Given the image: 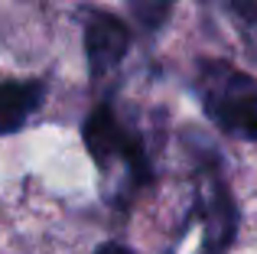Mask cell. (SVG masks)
<instances>
[{
	"mask_svg": "<svg viewBox=\"0 0 257 254\" xmlns=\"http://www.w3.org/2000/svg\"><path fill=\"white\" fill-rule=\"evenodd\" d=\"M195 88L208 117L225 134L257 140V78L228 62H202Z\"/></svg>",
	"mask_w": 257,
	"mask_h": 254,
	"instance_id": "1",
	"label": "cell"
},
{
	"mask_svg": "<svg viewBox=\"0 0 257 254\" xmlns=\"http://www.w3.org/2000/svg\"><path fill=\"white\" fill-rule=\"evenodd\" d=\"M82 137H85V147L98 166H111L114 160H120L127 166V173H131L134 186H150L153 183V166H150V157H147L140 137L120 121L117 111L107 101L98 104L88 114V121L82 127Z\"/></svg>",
	"mask_w": 257,
	"mask_h": 254,
	"instance_id": "2",
	"label": "cell"
},
{
	"mask_svg": "<svg viewBox=\"0 0 257 254\" xmlns=\"http://www.w3.org/2000/svg\"><path fill=\"white\" fill-rule=\"evenodd\" d=\"M127 49H131V30L120 17L104 10H94L85 17V56L94 78L117 69Z\"/></svg>",
	"mask_w": 257,
	"mask_h": 254,
	"instance_id": "3",
	"label": "cell"
},
{
	"mask_svg": "<svg viewBox=\"0 0 257 254\" xmlns=\"http://www.w3.org/2000/svg\"><path fill=\"white\" fill-rule=\"evenodd\" d=\"M205 222V248L212 254H221L238 235V209H234V199L228 192L225 179L215 170L205 173V183L199 192V209H195Z\"/></svg>",
	"mask_w": 257,
	"mask_h": 254,
	"instance_id": "4",
	"label": "cell"
},
{
	"mask_svg": "<svg viewBox=\"0 0 257 254\" xmlns=\"http://www.w3.org/2000/svg\"><path fill=\"white\" fill-rule=\"evenodd\" d=\"M43 82H0V137L26 127L43 104Z\"/></svg>",
	"mask_w": 257,
	"mask_h": 254,
	"instance_id": "5",
	"label": "cell"
},
{
	"mask_svg": "<svg viewBox=\"0 0 257 254\" xmlns=\"http://www.w3.org/2000/svg\"><path fill=\"white\" fill-rule=\"evenodd\" d=\"M127 4H131V13L137 17L140 26L157 30V26L170 17V10H173L176 0H127Z\"/></svg>",
	"mask_w": 257,
	"mask_h": 254,
	"instance_id": "6",
	"label": "cell"
},
{
	"mask_svg": "<svg viewBox=\"0 0 257 254\" xmlns=\"http://www.w3.org/2000/svg\"><path fill=\"white\" fill-rule=\"evenodd\" d=\"M94 254H134L131 248H124V244H117V241H107V244H101Z\"/></svg>",
	"mask_w": 257,
	"mask_h": 254,
	"instance_id": "7",
	"label": "cell"
}]
</instances>
